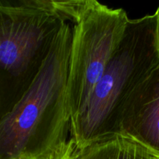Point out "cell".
Listing matches in <instances>:
<instances>
[{
  "label": "cell",
  "instance_id": "6da1fadb",
  "mask_svg": "<svg viewBox=\"0 0 159 159\" xmlns=\"http://www.w3.org/2000/svg\"><path fill=\"white\" fill-rule=\"evenodd\" d=\"M72 26L66 21L32 85L0 121V159L62 152L71 146L68 79Z\"/></svg>",
  "mask_w": 159,
  "mask_h": 159
},
{
  "label": "cell",
  "instance_id": "7a4b0ae2",
  "mask_svg": "<svg viewBox=\"0 0 159 159\" xmlns=\"http://www.w3.org/2000/svg\"><path fill=\"white\" fill-rule=\"evenodd\" d=\"M158 67L155 14L130 20L88 102L71 120V141L75 148L116 134L126 101Z\"/></svg>",
  "mask_w": 159,
  "mask_h": 159
},
{
  "label": "cell",
  "instance_id": "3957f363",
  "mask_svg": "<svg viewBox=\"0 0 159 159\" xmlns=\"http://www.w3.org/2000/svg\"><path fill=\"white\" fill-rule=\"evenodd\" d=\"M66 21L53 0H0V121L38 75Z\"/></svg>",
  "mask_w": 159,
  "mask_h": 159
},
{
  "label": "cell",
  "instance_id": "277c9868",
  "mask_svg": "<svg viewBox=\"0 0 159 159\" xmlns=\"http://www.w3.org/2000/svg\"><path fill=\"white\" fill-rule=\"evenodd\" d=\"M53 1L72 26L68 79L71 122L88 102L130 19L124 9H112L96 0Z\"/></svg>",
  "mask_w": 159,
  "mask_h": 159
},
{
  "label": "cell",
  "instance_id": "5b68a950",
  "mask_svg": "<svg viewBox=\"0 0 159 159\" xmlns=\"http://www.w3.org/2000/svg\"><path fill=\"white\" fill-rule=\"evenodd\" d=\"M116 134L134 140L159 158V67L126 101Z\"/></svg>",
  "mask_w": 159,
  "mask_h": 159
},
{
  "label": "cell",
  "instance_id": "8992f818",
  "mask_svg": "<svg viewBox=\"0 0 159 159\" xmlns=\"http://www.w3.org/2000/svg\"><path fill=\"white\" fill-rule=\"evenodd\" d=\"M72 159H159L139 143L120 134L96 141L75 148Z\"/></svg>",
  "mask_w": 159,
  "mask_h": 159
},
{
  "label": "cell",
  "instance_id": "52a82bcc",
  "mask_svg": "<svg viewBox=\"0 0 159 159\" xmlns=\"http://www.w3.org/2000/svg\"><path fill=\"white\" fill-rule=\"evenodd\" d=\"M75 148V145L73 143H71V146L68 148L67 150L64 151L62 152H59V153L54 154V155H47V156H42V157H38V158H23V159H65L73 151V149Z\"/></svg>",
  "mask_w": 159,
  "mask_h": 159
},
{
  "label": "cell",
  "instance_id": "ba28073f",
  "mask_svg": "<svg viewBox=\"0 0 159 159\" xmlns=\"http://www.w3.org/2000/svg\"><path fill=\"white\" fill-rule=\"evenodd\" d=\"M157 18V32H158V44H159V6L157 9L156 12H155Z\"/></svg>",
  "mask_w": 159,
  "mask_h": 159
},
{
  "label": "cell",
  "instance_id": "9c48e42d",
  "mask_svg": "<svg viewBox=\"0 0 159 159\" xmlns=\"http://www.w3.org/2000/svg\"><path fill=\"white\" fill-rule=\"evenodd\" d=\"M75 148L73 149V151H72V152H71V153H70L69 155H68V156H67L66 158H65V159H72V155H73V153H74V151H75Z\"/></svg>",
  "mask_w": 159,
  "mask_h": 159
}]
</instances>
